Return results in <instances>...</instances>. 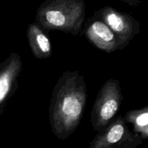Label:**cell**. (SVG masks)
Listing matches in <instances>:
<instances>
[{"mask_svg": "<svg viewBox=\"0 0 148 148\" xmlns=\"http://www.w3.org/2000/svg\"><path fill=\"white\" fill-rule=\"evenodd\" d=\"M87 99L85 77L78 70L64 72L52 91L49 109L51 129L59 140L69 138L79 127Z\"/></svg>", "mask_w": 148, "mask_h": 148, "instance_id": "1", "label": "cell"}, {"mask_svg": "<svg viewBox=\"0 0 148 148\" xmlns=\"http://www.w3.org/2000/svg\"><path fill=\"white\" fill-rule=\"evenodd\" d=\"M85 18V0H46L38 9L35 23L47 34L59 30L78 36Z\"/></svg>", "mask_w": 148, "mask_h": 148, "instance_id": "2", "label": "cell"}, {"mask_svg": "<svg viewBox=\"0 0 148 148\" xmlns=\"http://www.w3.org/2000/svg\"><path fill=\"white\" fill-rule=\"evenodd\" d=\"M123 98L119 80L111 78L102 85L90 113V123L95 131L100 132L116 118Z\"/></svg>", "mask_w": 148, "mask_h": 148, "instance_id": "3", "label": "cell"}, {"mask_svg": "<svg viewBox=\"0 0 148 148\" xmlns=\"http://www.w3.org/2000/svg\"><path fill=\"white\" fill-rule=\"evenodd\" d=\"M142 143L141 137L129 129L123 116H118L98 132L89 148H135Z\"/></svg>", "mask_w": 148, "mask_h": 148, "instance_id": "4", "label": "cell"}, {"mask_svg": "<svg viewBox=\"0 0 148 148\" xmlns=\"http://www.w3.org/2000/svg\"><path fill=\"white\" fill-rule=\"evenodd\" d=\"M93 15L102 20L115 34L119 50L129 46L134 36L140 32V22L130 14L119 11L110 6L100 9Z\"/></svg>", "mask_w": 148, "mask_h": 148, "instance_id": "5", "label": "cell"}, {"mask_svg": "<svg viewBox=\"0 0 148 148\" xmlns=\"http://www.w3.org/2000/svg\"><path fill=\"white\" fill-rule=\"evenodd\" d=\"M22 70V58L15 52H12L7 59L0 62V116L18 88Z\"/></svg>", "mask_w": 148, "mask_h": 148, "instance_id": "6", "label": "cell"}, {"mask_svg": "<svg viewBox=\"0 0 148 148\" xmlns=\"http://www.w3.org/2000/svg\"><path fill=\"white\" fill-rule=\"evenodd\" d=\"M87 40L95 48L106 53L119 50L115 34L101 19L92 16L82 27Z\"/></svg>", "mask_w": 148, "mask_h": 148, "instance_id": "7", "label": "cell"}, {"mask_svg": "<svg viewBox=\"0 0 148 148\" xmlns=\"http://www.w3.org/2000/svg\"><path fill=\"white\" fill-rule=\"evenodd\" d=\"M27 38L33 56L38 59H45L52 55V46L49 35L34 22L27 26Z\"/></svg>", "mask_w": 148, "mask_h": 148, "instance_id": "8", "label": "cell"}, {"mask_svg": "<svg viewBox=\"0 0 148 148\" xmlns=\"http://www.w3.org/2000/svg\"><path fill=\"white\" fill-rule=\"evenodd\" d=\"M123 119L126 124H131L133 132L138 134L142 140L148 138V106H145L140 109H132L127 111Z\"/></svg>", "mask_w": 148, "mask_h": 148, "instance_id": "9", "label": "cell"}, {"mask_svg": "<svg viewBox=\"0 0 148 148\" xmlns=\"http://www.w3.org/2000/svg\"><path fill=\"white\" fill-rule=\"evenodd\" d=\"M121 1L124 3H127L130 6H132V7H137L141 2V0H121Z\"/></svg>", "mask_w": 148, "mask_h": 148, "instance_id": "10", "label": "cell"}]
</instances>
